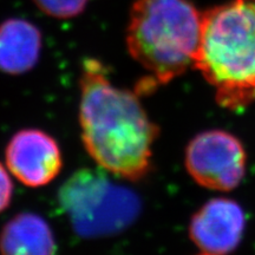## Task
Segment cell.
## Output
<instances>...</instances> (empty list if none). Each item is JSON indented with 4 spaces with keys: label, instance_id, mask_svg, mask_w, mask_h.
<instances>
[{
    "label": "cell",
    "instance_id": "cell-1",
    "mask_svg": "<svg viewBox=\"0 0 255 255\" xmlns=\"http://www.w3.org/2000/svg\"><path fill=\"white\" fill-rule=\"evenodd\" d=\"M79 122L85 148L102 168L133 181L148 173L158 128L137 96L114 87L96 60L83 69Z\"/></svg>",
    "mask_w": 255,
    "mask_h": 255
},
{
    "label": "cell",
    "instance_id": "cell-2",
    "mask_svg": "<svg viewBox=\"0 0 255 255\" xmlns=\"http://www.w3.org/2000/svg\"><path fill=\"white\" fill-rule=\"evenodd\" d=\"M194 66L216 101L240 110L255 101V0H231L202 13Z\"/></svg>",
    "mask_w": 255,
    "mask_h": 255
},
{
    "label": "cell",
    "instance_id": "cell-3",
    "mask_svg": "<svg viewBox=\"0 0 255 255\" xmlns=\"http://www.w3.org/2000/svg\"><path fill=\"white\" fill-rule=\"evenodd\" d=\"M202 14L188 0H137L127 45L132 58L162 84L194 66Z\"/></svg>",
    "mask_w": 255,
    "mask_h": 255
},
{
    "label": "cell",
    "instance_id": "cell-4",
    "mask_svg": "<svg viewBox=\"0 0 255 255\" xmlns=\"http://www.w3.org/2000/svg\"><path fill=\"white\" fill-rule=\"evenodd\" d=\"M58 200L73 231L83 238L119 234L141 213V201L133 191L92 169L73 174L60 188Z\"/></svg>",
    "mask_w": 255,
    "mask_h": 255
},
{
    "label": "cell",
    "instance_id": "cell-5",
    "mask_svg": "<svg viewBox=\"0 0 255 255\" xmlns=\"http://www.w3.org/2000/svg\"><path fill=\"white\" fill-rule=\"evenodd\" d=\"M186 167L200 186L229 191L241 183L246 173V151L232 133L209 130L188 144Z\"/></svg>",
    "mask_w": 255,
    "mask_h": 255
},
{
    "label": "cell",
    "instance_id": "cell-6",
    "mask_svg": "<svg viewBox=\"0 0 255 255\" xmlns=\"http://www.w3.org/2000/svg\"><path fill=\"white\" fill-rule=\"evenodd\" d=\"M6 163L20 182L37 188L55 180L62 169V155L50 135L27 129L11 138L6 148Z\"/></svg>",
    "mask_w": 255,
    "mask_h": 255
},
{
    "label": "cell",
    "instance_id": "cell-7",
    "mask_svg": "<svg viewBox=\"0 0 255 255\" xmlns=\"http://www.w3.org/2000/svg\"><path fill=\"white\" fill-rule=\"evenodd\" d=\"M245 223L244 210L235 201L214 199L201 207L193 216L189 235L205 253L225 255L239 246Z\"/></svg>",
    "mask_w": 255,
    "mask_h": 255
},
{
    "label": "cell",
    "instance_id": "cell-8",
    "mask_svg": "<svg viewBox=\"0 0 255 255\" xmlns=\"http://www.w3.org/2000/svg\"><path fill=\"white\" fill-rule=\"evenodd\" d=\"M41 50L37 26L24 19H8L0 25V70L20 75L36 65Z\"/></svg>",
    "mask_w": 255,
    "mask_h": 255
},
{
    "label": "cell",
    "instance_id": "cell-9",
    "mask_svg": "<svg viewBox=\"0 0 255 255\" xmlns=\"http://www.w3.org/2000/svg\"><path fill=\"white\" fill-rule=\"evenodd\" d=\"M52 231L44 219L31 213L14 216L0 234L1 255H55Z\"/></svg>",
    "mask_w": 255,
    "mask_h": 255
},
{
    "label": "cell",
    "instance_id": "cell-10",
    "mask_svg": "<svg viewBox=\"0 0 255 255\" xmlns=\"http://www.w3.org/2000/svg\"><path fill=\"white\" fill-rule=\"evenodd\" d=\"M33 1L44 13L58 19L76 17L88 4V0H33Z\"/></svg>",
    "mask_w": 255,
    "mask_h": 255
},
{
    "label": "cell",
    "instance_id": "cell-11",
    "mask_svg": "<svg viewBox=\"0 0 255 255\" xmlns=\"http://www.w3.org/2000/svg\"><path fill=\"white\" fill-rule=\"evenodd\" d=\"M12 190H13V186H12L11 178L2 164H0V213L7 208L11 202Z\"/></svg>",
    "mask_w": 255,
    "mask_h": 255
},
{
    "label": "cell",
    "instance_id": "cell-12",
    "mask_svg": "<svg viewBox=\"0 0 255 255\" xmlns=\"http://www.w3.org/2000/svg\"><path fill=\"white\" fill-rule=\"evenodd\" d=\"M202 255H215V254H209V253H205V254H202Z\"/></svg>",
    "mask_w": 255,
    "mask_h": 255
}]
</instances>
